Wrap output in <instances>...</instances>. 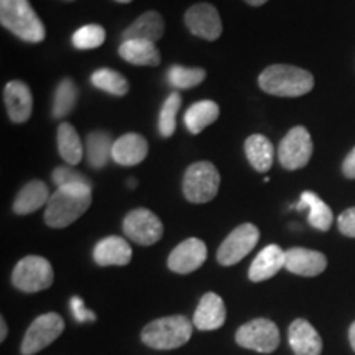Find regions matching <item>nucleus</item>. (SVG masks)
Wrapping results in <instances>:
<instances>
[{
	"mask_svg": "<svg viewBox=\"0 0 355 355\" xmlns=\"http://www.w3.org/2000/svg\"><path fill=\"white\" fill-rule=\"evenodd\" d=\"M92 202V186L69 184L51 194L44 211V222L53 229H64L76 222Z\"/></svg>",
	"mask_w": 355,
	"mask_h": 355,
	"instance_id": "f257e3e1",
	"label": "nucleus"
},
{
	"mask_svg": "<svg viewBox=\"0 0 355 355\" xmlns=\"http://www.w3.org/2000/svg\"><path fill=\"white\" fill-rule=\"evenodd\" d=\"M259 84L266 94L278 97H300L314 87V78L309 71L290 64H272L260 74Z\"/></svg>",
	"mask_w": 355,
	"mask_h": 355,
	"instance_id": "f03ea898",
	"label": "nucleus"
},
{
	"mask_svg": "<svg viewBox=\"0 0 355 355\" xmlns=\"http://www.w3.org/2000/svg\"><path fill=\"white\" fill-rule=\"evenodd\" d=\"M0 24L28 43H40L46 37L43 21L38 19L28 0H0Z\"/></svg>",
	"mask_w": 355,
	"mask_h": 355,
	"instance_id": "7ed1b4c3",
	"label": "nucleus"
},
{
	"mask_svg": "<svg viewBox=\"0 0 355 355\" xmlns=\"http://www.w3.org/2000/svg\"><path fill=\"white\" fill-rule=\"evenodd\" d=\"M193 326L186 316L159 318L148 322L141 331V340L157 350H171L184 345L193 336Z\"/></svg>",
	"mask_w": 355,
	"mask_h": 355,
	"instance_id": "20e7f679",
	"label": "nucleus"
},
{
	"mask_svg": "<svg viewBox=\"0 0 355 355\" xmlns=\"http://www.w3.org/2000/svg\"><path fill=\"white\" fill-rule=\"evenodd\" d=\"M220 186V175L211 162H198L184 173L183 193L193 204L209 202L217 196Z\"/></svg>",
	"mask_w": 355,
	"mask_h": 355,
	"instance_id": "39448f33",
	"label": "nucleus"
},
{
	"mask_svg": "<svg viewBox=\"0 0 355 355\" xmlns=\"http://www.w3.org/2000/svg\"><path fill=\"white\" fill-rule=\"evenodd\" d=\"M53 279H55V272H53L51 263L38 255H28L21 259L12 273L13 286L24 293L48 290L53 285Z\"/></svg>",
	"mask_w": 355,
	"mask_h": 355,
	"instance_id": "423d86ee",
	"label": "nucleus"
},
{
	"mask_svg": "<svg viewBox=\"0 0 355 355\" xmlns=\"http://www.w3.org/2000/svg\"><path fill=\"white\" fill-rule=\"evenodd\" d=\"M235 343L254 352L272 354L279 345V329L266 318L252 319L235 332Z\"/></svg>",
	"mask_w": 355,
	"mask_h": 355,
	"instance_id": "0eeeda50",
	"label": "nucleus"
},
{
	"mask_svg": "<svg viewBox=\"0 0 355 355\" xmlns=\"http://www.w3.org/2000/svg\"><path fill=\"white\" fill-rule=\"evenodd\" d=\"M64 331V319L56 313H46L38 316L30 324L24 336L21 343V354L24 355H35L40 350L55 343V340L63 334Z\"/></svg>",
	"mask_w": 355,
	"mask_h": 355,
	"instance_id": "6e6552de",
	"label": "nucleus"
},
{
	"mask_svg": "<svg viewBox=\"0 0 355 355\" xmlns=\"http://www.w3.org/2000/svg\"><path fill=\"white\" fill-rule=\"evenodd\" d=\"M259 241L260 230L257 225L250 222L239 225L220 243L219 250H217V261L224 266L239 263L254 250Z\"/></svg>",
	"mask_w": 355,
	"mask_h": 355,
	"instance_id": "1a4fd4ad",
	"label": "nucleus"
},
{
	"mask_svg": "<svg viewBox=\"0 0 355 355\" xmlns=\"http://www.w3.org/2000/svg\"><path fill=\"white\" fill-rule=\"evenodd\" d=\"M313 157V140L303 125L293 127L278 146V159L286 170H301Z\"/></svg>",
	"mask_w": 355,
	"mask_h": 355,
	"instance_id": "9d476101",
	"label": "nucleus"
},
{
	"mask_svg": "<svg viewBox=\"0 0 355 355\" xmlns=\"http://www.w3.org/2000/svg\"><path fill=\"white\" fill-rule=\"evenodd\" d=\"M123 232L132 242L150 247L163 237V224L159 217L145 207L128 212L123 219Z\"/></svg>",
	"mask_w": 355,
	"mask_h": 355,
	"instance_id": "9b49d317",
	"label": "nucleus"
},
{
	"mask_svg": "<svg viewBox=\"0 0 355 355\" xmlns=\"http://www.w3.org/2000/svg\"><path fill=\"white\" fill-rule=\"evenodd\" d=\"M184 24L191 33L207 42H214L222 33L219 12L211 3H196L189 7L184 15Z\"/></svg>",
	"mask_w": 355,
	"mask_h": 355,
	"instance_id": "f8f14e48",
	"label": "nucleus"
},
{
	"mask_svg": "<svg viewBox=\"0 0 355 355\" xmlns=\"http://www.w3.org/2000/svg\"><path fill=\"white\" fill-rule=\"evenodd\" d=\"M207 259V247L196 237L186 239L180 245L173 248L168 257V268L180 275H188L201 268Z\"/></svg>",
	"mask_w": 355,
	"mask_h": 355,
	"instance_id": "ddd939ff",
	"label": "nucleus"
},
{
	"mask_svg": "<svg viewBox=\"0 0 355 355\" xmlns=\"http://www.w3.org/2000/svg\"><path fill=\"white\" fill-rule=\"evenodd\" d=\"M285 268L300 277H318L327 268V259L318 250L293 247L285 252Z\"/></svg>",
	"mask_w": 355,
	"mask_h": 355,
	"instance_id": "4468645a",
	"label": "nucleus"
},
{
	"mask_svg": "<svg viewBox=\"0 0 355 355\" xmlns=\"http://www.w3.org/2000/svg\"><path fill=\"white\" fill-rule=\"evenodd\" d=\"M227 311L224 300L216 293H206L194 311L193 324L199 331H216L224 326Z\"/></svg>",
	"mask_w": 355,
	"mask_h": 355,
	"instance_id": "2eb2a0df",
	"label": "nucleus"
},
{
	"mask_svg": "<svg viewBox=\"0 0 355 355\" xmlns=\"http://www.w3.org/2000/svg\"><path fill=\"white\" fill-rule=\"evenodd\" d=\"M3 99L12 122L24 123L33 110V97L30 87L21 81H10L3 89Z\"/></svg>",
	"mask_w": 355,
	"mask_h": 355,
	"instance_id": "dca6fc26",
	"label": "nucleus"
},
{
	"mask_svg": "<svg viewBox=\"0 0 355 355\" xmlns=\"http://www.w3.org/2000/svg\"><path fill=\"white\" fill-rule=\"evenodd\" d=\"M288 340L295 355H321L322 339L306 319H296L288 329Z\"/></svg>",
	"mask_w": 355,
	"mask_h": 355,
	"instance_id": "f3484780",
	"label": "nucleus"
},
{
	"mask_svg": "<svg viewBox=\"0 0 355 355\" xmlns=\"http://www.w3.org/2000/svg\"><path fill=\"white\" fill-rule=\"evenodd\" d=\"M148 153V141L139 133H125L114 141L112 159L121 166H135Z\"/></svg>",
	"mask_w": 355,
	"mask_h": 355,
	"instance_id": "a211bd4d",
	"label": "nucleus"
},
{
	"mask_svg": "<svg viewBox=\"0 0 355 355\" xmlns=\"http://www.w3.org/2000/svg\"><path fill=\"white\" fill-rule=\"evenodd\" d=\"M132 260V247L125 239L110 235L94 248V261L99 266H125Z\"/></svg>",
	"mask_w": 355,
	"mask_h": 355,
	"instance_id": "6ab92c4d",
	"label": "nucleus"
},
{
	"mask_svg": "<svg viewBox=\"0 0 355 355\" xmlns=\"http://www.w3.org/2000/svg\"><path fill=\"white\" fill-rule=\"evenodd\" d=\"M283 266H285V252L282 247L272 243V245H266L252 261L250 268H248V278L254 283L266 282V279L273 278Z\"/></svg>",
	"mask_w": 355,
	"mask_h": 355,
	"instance_id": "aec40b11",
	"label": "nucleus"
},
{
	"mask_svg": "<svg viewBox=\"0 0 355 355\" xmlns=\"http://www.w3.org/2000/svg\"><path fill=\"white\" fill-rule=\"evenodd\" d=\"M51 194L48 191L46 183L40 180H33L26 183L20 193L17 194L15 201H13V211L19 216L32 214V212L38 211L40 207L46 206L50 201Z\"/></svg>",
	"mask_w": 355,
	"mask_h": 355,
	"instance_id": "412c9836",
	"label": "nucleus"
},
{
	"mask_svg": "<svg viewBox=\"0 0 355 355\" xmlns=\"http://www.w3.org/2000/svg\"><path fill=\"white\" fill-rule=\"evenodd\" d=\"M165 33V20L158 12H145L128 28L123 30L122 40H146V42H158Z\"/></svg>",
	"mask_w": 355,
	"mask_h": 355,
	"instance_id": "4be33fe9",
	"label": "nucleus"
},
{
	"mask_svg": "<svg viewBox=\"0 0 355 355\" xmlns=\"http://www.w3.org/2000/svg\"><path fill=\"white\" fill-rule=\"evenodd\" d=\"M296 209L298 211L308 209L309 225L311 227L321 230V232L329 230L332 222H334V214H332L331 207L327 206V204L324 202L316 193H313V191H304V193L301 194V199L298 206H296Z\"/></svg>",
	"mask_w": 355,
	"mask_h": 355,
	"instance_id": "5701e85b",
	"label": "nucleus"
},
{
	"mask_svg": "<svg viewBox=\"0 0 355 355\" xmlns=\"http://www.w3.org/2000/svg\"><path fill=\"white\" fill-rule=\"evenodd\" d=\"M119 53L127 63L135 66H158L162 61L158 48L153 42L146 40H125L119 48Z\"/></svg>",
	"mask_w": 355,
	"mask_h": 355,
	"instance_id": "b1692460",
	"label": "nucleus"
},
{
	"mask_svg": "<svg viewBox=\"0 0 355 355\" xmlns=\"http://www.w3.org/2000/svg\"><path fill=\"white\" fill-rule=\"evenodd\" d=\"M245 155L248 163L259 173H266L273 165L275 150L272 141L260 133L250 135L245 140Z\"/></svg>",
	"mask_w": 355,
	"mask_h": 355,
	"instance_id": "393cba45",
	"label": "nucleus"
},
{
	"mask_svg": "<svg viewBox=\"0 0 355 355\" xmlns=\"http://www.w3.org/2000/svg\"><path fill=\"white\" fill-rule=\"evenodd\" d=\"M112 137L107 132L96 130L89 133L86 140V158L94 170H102L112 158Z\"/></svg>",
	"mask_w": 355,
	"mask_h": 355,
	"instance_id": "a878e982",
	"label": "nucleus"
},
{
	"mask_svg": "<svg viewBox=\"0 0 355 355\" xmlns=\"http://www.w3.org/2000/svg\"><path fill=\"white\" fill-rule=\"evenodd\" d=\"M58 152L71 166H76L83 159V141L79 139L76 128L68 122L60 123L58 127Z\"/></svg>",
	"mask_w": 355,
	"mask_h": 355,
	"instance_id": "bb28decb",
	"label": "nucleus"
},
{
	"mask_svg": "<svg viewBox=\"0 0 355 355\" xmlns=\"http://www.w3.org/2000/svg\"><path fill=\"white\" fill-rule=\"evenodd\" d=\"M219 105L214 101H199L188 109L184 115V123L193 135H198L219 119Z\"/></svg>",
	"mask_w": 355,
	"mask_h": 355,
	"instance_id": "cd10ccee",
	"label": "nucleus"
},
{
	"mask_svg": "<svg viewBox=\"0 0 355 355\" xmlns=\"http://www.w3.org/2000/svg\"><path fill=\"white\" fill-rule=\"evenodd\" d=\"M78 102V87L73 79L66 78L58 84L55 99H53V117L63 119L71 114V110L76 107Z\"/></svg>",
	"mask_w": 355,
	"mask_h": 355,
	"instance_id": "c85d7f7f",
	"label": "nucleus"
},
{
	"mask_svg": "<svg viewBox=\"0 0 355 355\" xmlns=\"http://www.w3.org/2000/svg\"><path fill=\"white\" fill-rule=\"evenodd\" d=\"M92 86L101 89V91L109 92V94L122 97L128 92V81L122 76L119 71L102 68L97 69L91 76Z\"/></svg>",
	"mask_w": 355,
	"mask_h": 355,
	"instance_id": "c756f323",
	"label": "nucleus"
},
{
	"mask_svg": "<svg viewBox=\"0 0 355 355\" xmlns=\"http://www.w3.org/2000/svg\"><path fill=\"white\" fill-rule=\"evenodd\" d=\"M168 83L176 89L196 87L206 79V71L202 68H184V66H171L168 69Z\"/></svg>",
	"mask_w": 355,
	"mask_h": 355,
	"instance_id": "7c9ffc66",
	"label": "nucleus"
},
{
	"mask_svg": "<svg viewBox=\"0 0 355 355\" xmlns=\"http://www.w3.org/2000/svg\"><path fill=\"white\" fill-rule=\"evenodd\" d=\"M181 107V96L180 92H171L168 96V99L163 104L162 112H159L158 119V128L159 135L165 137V139H170V137L176 130V114Z\"/></svg>",
	"mask_w": 355,
	"mask_h": 355,
	"instance_id": "2f4dec72",
	"label": "nucleus"
},
{
	"mask_svg": "<svg viewBox=\"0 0 355 355\" xmlns=\"http://www.w3.org/2000/svg\"><path fill=\"white\" fill-rule=\"evenodd\" d=\"M105 42V30L101 25L81 26L73 35V44L78 50H94Z\"/></svg>",
	"mask_w": 355,
	"mask_h": 355,
	"instance_id": "473e14b6",
	"label": "nucleus"
},
{
	"mask_svg": "<svg viewBox=\"0 0 355 355\" xmlns=\"http://www.w3.org/2000/svg\"><path fill=\"white\" fill-rule=\"evenodd\" d=\"M53 183L56 184V188H63V186L69 184H87L92 186L91 181L81 173L74 170L73 166H58L53 171Z\"/></svg>",
	"mask_w": 355,
	"mask_h": 355,
	"instance_id": "72a5a7b5",
	"label": "nucleus"
},
{
	"mask_svg": "<svg viewBox=\"0 0 355 355\" xmlns=\"http://www.w3.org/2000/svg\"><path fill=\"white\" fill-rule=\"evenodd\" d=\"M71 311H73V316L78 322H94L97 316L92 313L91 309L86 308V303L79 298V296H73L71 298Z\"/></svg>",
	"mask_w": 355,
	"mask_h": 355,
	"instance_id": "f704fd0d",
	"label": "nucleus"
},
{
	"mask_svg": "<svg viewBox=\"0 0 355 355\" xmlns=\"http://www.w3.org/2000/svg\"><path fill=\"white\" fill-rule=\"evenodd\" d=\"M337 227L343 232L345 237L355 239V207L345 209L343 214L337 219Z\"/></svg>",
	"mask_w": 355,
	"mask_h": 355,
	"instance_id": "c9c22d12",
	"label": "nucleus"
},
{
	"mask_svg": "<svg viewBox=\"0 0 355 355\" xmlns=\"http://www.w3.org/2000/svg\"><path fill=\"white\" fill-rule=\"evenodd\" d=\"M343 171L345 178H349V180H355V148L347 155V157H345Z\"/></svg>",
	"mask_w": 355,
	"mask_h": 355,
	"instance_id": "e433bc0d",
	"label": "nucleus"
},
{
	"mask_svg": "<svg viewBox=\"0 0 355 355\" xmlns=\"http://www.w3.org/2000/svg\"><path fill=\"white\" fill-rule=\"evenodd\" d=\"M7 332H8V327H7V322L6 319H0V340H6L7 337Z\"/></svg>",
	"mask_w": 355,
	"mask_h": 355,
	"instance_id": "4c0bfd02",
	"label": "nucleus"
},
{
	"mask_svg": "<svg viewBox=\"0 0 355 355\" xmlns=\"http://www.w3.org/2000/svg\"><path fill=\"white\" fill-rule=\"evenodd\" d=\"M349 340H350V347L355 352V321L352 322V326L349 327Z\"/></svg>",
	"mask_w": 355,
	"mask_h": 355,
	"instance_id": "58836bf2",
	"label": "nucleus"
},
{
	"mask_svg": "<svg viewBox=\"0 0 355 355\" xmlns=\"http://www.w3.org/2000/svg\"><path fill=\"white\" fill-rule=\"evenodd\" d=\"M245 2L252 7H260V6H263V3L268 2V0H245Z\"/></svg>",
	"mask_w": 355,
	"mask_h": 355,
	"instance_id": "ea45409f",
	"label": "nucleus"
},
{
	"mask_svg": "<svg viewBox=\"0 0 355 355\" xmlns=\"http://www.w3.org/2000/svg\"><path fill=\"white\" fill-rule=\"evenodd\" d=\"M115 2H119V3H130L132 0H115Z\"/></svg>",
	"mask_w": 355,
	"mask_h": 355,
	"instance_id": "a19ab883",
	"label": "nucleus"
}]
</instances>
